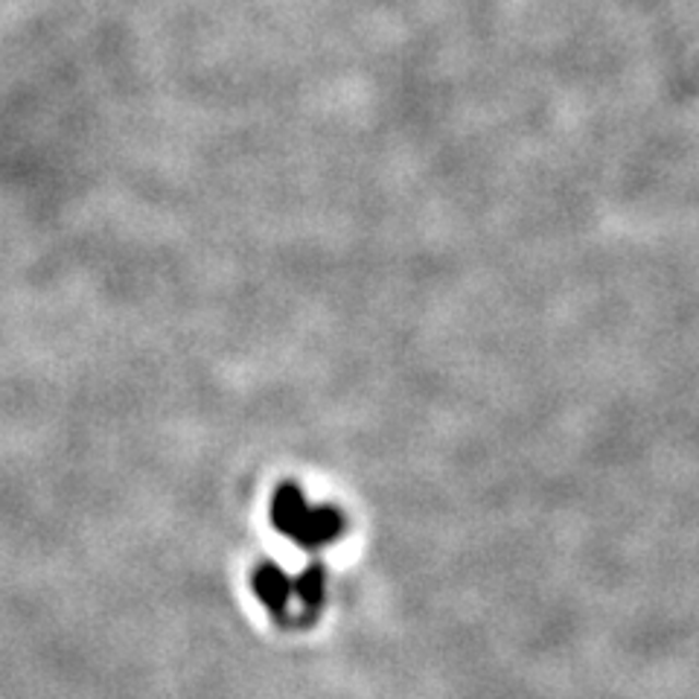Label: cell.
<instances>
[{
  "label": "cell",
  "mask_w": 699,
  "mask_h": 699,
  "mask_svg": "<svg viewBox=\"0 0 699 699\" xmlns=\"http://www.w3.org/2000/svg\"><path fill=\"white\" fill-rule=\"evenodd\" d=\"M253 592L262 606L274 612L280 620H309L315 618L327 597V580L321 568H306L304 574H286L277 566H260L253 571Z\"/></svg>",
  "instance_id": "cell-1"
},
{
  "label": "cell",
  "mask_w": 699,
  "mask_h": 699,
  "mask_svg": "<svg viewBox=\"0 0 699 699\" xmlns=\"http://www.w3.org/2000/svg\"><path fill=\"white\" fill-rule=\"evenodd\" d=\"M271 522L283 536L315 550L330 545L344 531V519L335 507L309 505L295 484H283L271 498Z\"/></svg>",
  "instance_id": "cell-2"
}]
</instances>
